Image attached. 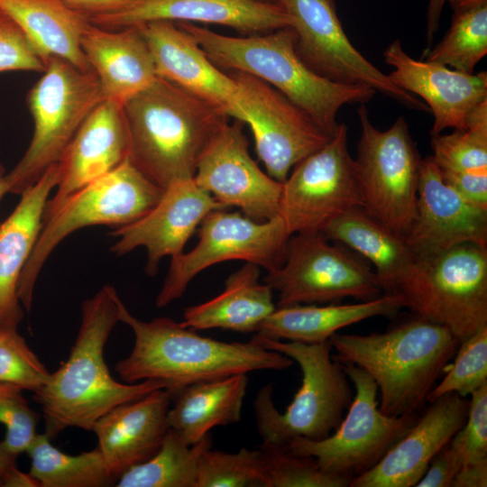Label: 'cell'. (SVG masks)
<instances>
[{
	"instance_id": "obj_9",
	"label": "cell",
	"mask_w": 487,
	"mask_h": 487,
	"mask_svg": "<svg viewBox=\"0 0 487 487\" xmlns=\"http://www.w3.org/2000/svg\"><path fill=\"white\" fill-rule=\"evenodd\" d=\"M104 100L94 71L50 58L27 95L32 138L22 159L4 175L7 193L21 195L58 162L84 120Z\"/></svg>"
},
{
	"instance_id": "obj_27",
	"label": "cell",
	"mask_w": 487,
	"mask_h": 487,
	"mask_svg": "<svg viewBox=\"0 0 487 487\" xmlns=\"http://www.w3.org/2000/svg\"><path fill=\"white\" fill-rule=\"evenodd\" d=\"M81 49L97 77L105 99L124 106L157 78L154 60L141 30H110L89 23Z\"/></svg>"
},
{
	"instance_id": "obj_22",
	"label": "cell",
	"mask_w": 487,
	"mask_h": 487,
	"mask_svg": "<svg viewBox=\"0 0 487 487\" xmlns=\"http://www.w3.org/2000/svg\"><path fill=\"white\" fill-rule=\"evenodd\" d=\"M88 20L110 30L154 21L201 23L230 27L247 35L290 27L289 17L279 4L255 0H136Z\"/></svg>"
},
{
	"instance_id": "obj_8",
	"label": "cell",
	"mask_w": 487,
	"mask_h": 487,
	"mask_svg": "<svg viewBox=\"0 0 487 487\" xmlns=\"http://www.w3.org/2000/svg\"><path fill=\"white\" fill-rule=\"evenodd\" d=\"M165 188L144 176L129 159L68 197L42 219L36 244L19 279L17 294L27 312L41 270L54 248L71 233L86 226H124L146 215Z\"/></svg>"
},
{
	"instance_id": "obj_50",
	"label": "cell",
	"mask_w": 487,
	"mask_h": 487,
	"mask_svg": "<svg viewBox=\"0 0 487 487\" xmlns=\"http://www.w3.org/2000/svg\"><path fill=\"white\" fill-rule=\"evenodd\" d=\"M465 129L487 133V99L469 111L465 118Z\"/></svg>"
},
{
	"instance_id": "obj_31",
	"label": "cell",
	"mask_w": 487,
	"mask_h": 487,
	"mask_svg": "<svg viewBox=\"0 0 487 487\" xmlns=\"http://www.w3.org/2000/svg\"><path fill=\"white\" fill-rule=\"evenodd\" d=\"M248 385L246 373L188 385L172 393L167 415L169 428L188 445L209 431L238 422Z\"/></svg>"
},
{
	"instance_id": "obj_14",
	"label": "cell",
	"mask_w": 487,
	"mask_h": 487,
	"mask_svg": "<svg viewBox=\"0 0 487 487\" xmlns=\"http://www.w3.org/2000/svg\"><path fill=\"white\" fill-rule=\"evenodd\" d=\"M363 207L354 159L348 147V127L319 150L299 161L283 182L279 216L289 235L322 232L347 210Z\"/></svg>"
},
{
	"instance_id": "obj_35",
	"label": "cell",
	"mask_w": 487,
	"mask_h": 487,
	"mask_svg": "<svg viewBox=\"0 0 487 487\" xmlns=\"http://www.w3.org/2000/svg\"><path fill=\"white\" fill-rule=\"evenodd\" d=\"M487 53V5L454 13L450 28L422 59L472 74Z\"/></svg>"
},
{
	"instance_id": "obj_23",
	"label": "cell",
	"mask_w": 487,
	"mask_h": 487,
	"mask_svg": "<svg viewBox=\"0 0 487 487\" xmlns=\"http://www.w3.org/2000/svg\"><path fill=\"white\" fill-rule=\"evenodd\" d=\"M136 26L148 43L159 78L220 107L229 117L241 122L234 78L209 60L188 32L170 21Z\"/></svg>"
},
{
	"instance_id": "obj_10",
	"label": "cell",
	"mask_w": 487,
	"mask_h": 487,
	"mask_svg": "<svg viewBox=\"0 0 487 487\" xmlns=\"http://www.w3.org/2000/svg\"><path fill=\"white\" fill-rule=\"evenodd\" d=\"M361 104V126L354 159L365 211L404 237L415 216L421 159L402 116L386 130L371 122Z\"/></svg>"
},
{
	"instance_id": "obj_18",
	"label": "cell",
	"mask_w": 487,
	"mask_h": 487,
	"mask_svg": "<svg viewBox=\"0 0 487 487\" xmlns=\"http://www.w3.org/2000/svg\"><path fill=\"white\" fill-rule=\"evenodd\" d=\"M403 238L414 257L464 244L487 247V210L446 185L429 156L421 159L415 216Z\"/></svg>"
},
{
	"instance_id": "obj_41",
	"label": "cell",
	"mask_w": 487,
	"mask_h": 487,
	"mask_svg": "<svg viewBox=\"0 0 487 487\" xmlns=\"http://www.w3.org/2000/svg\"><path fill=\"white\" fill-rule=\"evenodd\" d=\"M19 387L0 383V423L5 430L4 448L17 457L27 452L37 436L38 415L30 408Z\"/></svg>"
},
{
	"instance_id": "obj_38",
	"label": "cell",
	"mask_w": 487,
	"mask_h": 487,
	"mask_svg": "<svg viewBox=\"0 0 487 487\" xmlns=\"http://www.w3.org/2000/svg\"><path fill=\"white\" fill-rule=\"evenodd\" d=\"M452 366L431 390L427 402L456 393L466 398L487 384V326L461 341Z\"/></svg>"
},
{
	"instance_id": "obj_12",
	"label": "cell",
	"mask_w": 487,
	"mask_h": 487,
	"mask_svg": "<svg viewBox=\"0 0 487 487\" xmlns=\"http://www.w3.org/2000/svg\"><path fill=\"white\" fill-rule=\"evenodd\" d=\"M342 364L354 387L346 417L323 439L295 437L287 445L293 452L316 459L326 473L354 479L381 460L413 426L418 414H383L379 409L378 389L372 377L358 366Z\"/></svg>"
},
{
	"instance_id": "obj_3",
	"label": "cell",
	"mask_w": 487,
	"mask_h": 487,
	"mask_svg": "<svg viewBox=\"0 0 487 487\" xmlns=\"http://www.w3.org/2000/svg\"><path fill=\"white\" fill-rule=\"evenodd\" d=\"M328 342L335 360L372 377L379 409L391 417L417 414L461 343L446 327L416 315L384 332L335 333Z\"/></svg>"
},
{
	"instance_id": "obj_4",
	"label": "cell",
	"mask_w": 487,
	"mask_h": 487,
	"mask_svg": "<svg viewBox=\"0 0 487 487\" xmlns=\"http://www.w3.org/2000/svg\"><path fill=\"white\" fill-rule=\"evenodd\" d=\"M123 109L129 161L163 188L194 178L202 153L229 117L220 107L159 77Z\"/></svg>"
},
{
	"instance_id": "obj_19",
	"label": "cell",
	"mask_w": 487,
	"mask_h": 487,
	"mask_svg": "<svg viewBox=\"0 0 487 487\" xmlns=\"http://www.w3.org/2000/svg\"><path fill=\"white\" fill-rule=\"evenodd\" d=\"M217 209L225 207L194 179L176 181L165 188L161 198L146 215L111 233L119 237L111 251L119 256L144 247L145 272L153 276L158 272L161 260L182 253L205 216Z\"/></svg>"
},
{
	"instance_id": "obj_43",
	"label": "cell",
	"mask_w": 487,
	"mask_h": 487,
	"mask_svg": "<svg viewBox=\"0 0 487 487\" xmlns=\"http://www.w3.org/2000/svg\"><path fill=\"white\" fill-rule=\"evenodd\" d=\"M45 64L20 28L0 9V72L13 70L41 71Z\"/></svg>"
},
{
	"instance_id": "obj_11",
	"label": "cell",
	"mask_w": 487,
	"mask_h": 487,
	"mask_svg": "<svg viewBox=\"0 0 487 487\" xmlns=\"http://www.w3.org/2000/svg\"><path fill=\"white\" fill-rule=\"evenodd\" d=\"M264 282L277 291L276 307L336 303L345 298L367 301L383 294L371 266L323 233L289 237L282 263Z\"/></svg>"
},
{
	"instance_id": "obj_34",
	"label": "cell",
	"mask_w": 487,
	"mask_h": 487,
	"mask_svg": "<svg viewBox=\"0 0 487 487\" xmlns=\"http://www.w3.org/2000/svg\"><path fill=\"white\" fill-rule=\"evenodd\" d=\"M207 435L194 445L186 443L169 428L157 452L145 462L124 472L117 487H196L202 453L211 447Z\"/></svg>"
},
{
	"instance_id": "obj_52",
	"label": "cell",
	"mask_w": 487,
	"mask_h": 487,
	"mask_svg": "<svg viewBox=\"0 0 487 487\" xmlns=\"http://www.w3.org/2000/svg\"><path fill=\"white\" fill-rule=\"evenodd\" d=\"M17 457L12 455L9 454L2 446L0 442V482L2 479L3 474L6 471V469L15 464V460Z\"/></svg>"
},
{
	"instance_id": "obj_51",
	"label": "cell",
	"mask_w": 487,
	"mask_h": 487,
	"mask_svg": "<svg viewBox=\"0 0 487 487\" xmlns=\"http://www.w3.org/2000/svg\"><path fill=\"white\" fill-rule=\"evenodd\" d=\"M454 13L487 5V0H446Z\"/></svg>"
},
{
	"instance_id": "obj_39",
	"label": "cell",
	"mask_w": 487,
	"mask_h": 487,
	"mask_svg": "<svg viewBox=\"0 0 487 487\" xmlns=\"http://www.w3.org/2000/svg\"><path fill=\"white\" fill-rule=\"evenodd\" d=\"M433 161L440 171L487 174V133L455 130L431 138Z\"/></svg>"
},
{
	"instance_id": "obj_32",
	"label": "cell",
	"mask_w": 487,
	"mask_h": 487,
	"mask_svg": "<svg viewBox=\"0 0 487 487\" xmlns=\"http://www.w3.org/2000/svg\"><path fill=\"white\" fill-rule=\"evenodd\" d=\"M321 233L369 261L375 268L383 293L392 292L415 258L403 237L369 215L363 207L343 213Z\"/></svg>"
},
{
	"instance_id": "obj_26",
	"label": "cell",
	"mask_w": 487,
	"mask_h": 487,
	"mask_svg": "<svg viewBox=\"0 0 487 487\" xmlns=\"http://www.w3.org/2000/svg\"><path fill=\"white\" fill-rule=\"evenodd\" d=\"M58 181L56 162L21 194L18 205L0 224V329H17L23 317L18 281L41 230L48 197Z\"/></svg>"
},
{
	"instance_id": "obj_45",
	"label": "cell",
	"mask_w": 487,
	"mask_h": 487,
	"mask_svg": "<svg viewBox=\"0 0 487 487\" xmlns=\"http://www.w3.org/2000/svg\"><path fill=\"white\" fill-rule=\"evenodd\" d=\"M443 181L473 206L487 210V174L440 171Z\"/></svg>"
},
{
	"instance_id": "obj_36",
	"label": "cell",
	"mask_w": 487,
	"mask_h": 487,
	"mask_svg": "<svg viewBox=\"0 0 487 487\" xmlns=\"http://www.w3.org/2000/svg\"><path fill=\"white\" fill-rule=\"evenodd\" d=\"M263 487H348L352 479L323 471L316 459L293 452L287 444L259 447Z\"/></svg>"
},
{
	"instance_id": "obj_54",
	"label": "cell",
	"mask_w": 487,
	"mask_h": 487,
	"mask_svg": "<svg viewBox=\"0 0 487 487\" xmlns=\"http://www.w3.org/2000/svg\"><path fill=\"white\" fill-rule=\"evenodd\" d=\"M255 1L276 3L275 0H255Z\"/></svg>"
},
{
	"instance_id": "obj_24",
	"label": "cell",
	"mask_w": 487,
	"mask_h": 487,
	"mask_svg": "<svg viewBox=\"0 0 487 487\" xmlns=\"http://www.w3.org/2000/svg\"><path fill=\"white\" fill-rule=\"evenodd\" d=\"M129 157V134L123 106L108 99L84 120L58 161L55 196L43 218L71 194L121 165Z\"/></svg>"
},
{
	"instance_id": "obj_29",
	"label": "cell",
	"mask_w": 487,
	"mask_h": 487,
	"mask_svg": "<svg viewBox=\"0 0 487 487\" xmlns=\"http://www.w3.org/2000/svg\"><path fill=\"white\" fill-rule=\"evenodd\" d=\"M276 308L271 288L260 281V267L245 262L228 276L220 294L187 308L180 324L194 330L221 328L255 334Z\"/></svg>"
},
{
	"instance_id": "obj_42",
	"label": "cell",
	"mask_w": 487,
	"mask_h": 487,
	"mask_svg": "<svg viewBox=\"0 0 487 487\" xmlns=\"http://www.w3.org/2000/svg\"><path fill=\"white\" fill-rule=\"evenodd\" d=\"M449 445L463 465L487 459V384L470 395L466 420Z\"/></svg>"
},
{
	"instance_id": "obj_53",
	"label": "cell",
	"mask_w": 487,
	"mask_h": 487,
	"mask_svg": "<svg viewBox=\"0 0 487 487\" xmlns=\"http://www.w3.org/2000/svg\"><path fill=\"white\" fill-rule=\"evenodd\" d=\"M5 193H7V190H6V187H5V183L4 179V175L2 174L0 170V200Z\"/></svg>"
},
{
	"instance_id": "obj_6",
	"label": "cell",
	"mask_w": 487,
	"mask_h": 487,
	"mask_svg": "<svg viewBox=\"0 0 487 487\" xmlns=\"http://www.w3.org/2000/svg\"><path fill=\"white\" fill-rule=\"evenodd\" d=\"M252 341L289 357L302 373L301 385L281 413L273 401V386H262L253 408L258 433L265 444H287L295 437L320 440L341 423L354 392L344 366L331 354L328 341L307 344L255 335Z\"/></svg>"
},
{
	"instance_id": "obj_44",
	"label": "cell",
	"mask_w": 487,
	"mask_h": 487,
	"mask_svg": "<svg viewBox=\"0 0 487 487\" xmlns=\"http://www.w3.org/2000/svg\"><path fill=\"white\" fill-rule=\"evenodd\" d=\"M462 462L449 443L431 460L417 487H452Z\"/></svg>"
},
{
	"instance_id": "obj_46",
	"label": "cell",
	"mask_w": 487,
	"mask_h": 487,
	"mask_svg": "<svg viewBox=\"0 0 487 487\" xmlns=\"http://www.w3.org/2000/svg\"><path fill=\"white\" fill-rule=\"evenodd\" d=\"M70 8L88 19L118 11L136 0H63Z\"/></svg>"
},
{
	"instance_id": "obj_1",
	"label": "cell",
	"mask_w": 487,
	"mask_h": 487,
	"mask_svg": "<svg viewBox=\"0 0 487 487\" xmlns=\"http://www.w3.org/2000/svg\"><path fill=\"white\" fill-rule=\"evenodd\" d=\"M118 294L109 284L82 302L76 340L65 362L33 392L51 439L68 427L92 431L94 424L113 408L166 388L159 381L134 383L113 378L105 361L107 339L117 322Z\"/></svg>"
},
{
	"instance_id": "obj_17",
	"label": "cell",
	"mask_w": 487,
	"mask_h": 487,
	"mask_svg": "<svg viewBox=\"0 0 487 487\" xmlns=\"http://www.w3.org/2000/svg\"><path fill=\"white\" fill-rule=\"evenodd\" d=\"M243 123L225 124L202 153L195 182L225 208L236 207L255 221L279 216L283 183L262 171L251 157Z\"/></svg>"
},
{
	"instance_id": "obj_40",
	"label": "cell",
	"mask_w": 487,
	"mask_h": 487,
	"mask_svg": "<svg viewBox=\"0 0 487 487\" xmlns=\"http://www.w3.org/2000/svg\"><path fill=\"white\" fill-rule=\"evenodd\" d=\"M50 374L17 329H0V383L35 392Z\"/></svg>"
},
{
	"instance_id": "obj_37",
	"label": "cell",
	"mask_w": 487,
	"mask_h": 487,
	"mask_svg": "<svg viewBox=\"0 0 487 487\" xmlns=\"http://www.w3.org/2000/svg\"><path fill=\"white\" fill-rule=\"evenodd\" d=\"M196 487H263L260 450L235 453L207 448L201 455Z\"/></svg>"
},
{
	"instance_id": "obj_13",
	"label": "cell",
	"mask_w": 487,
	"mask_h": 487,
	"mask_svg": "<svg viewBox=\"0 0 487 487\" xmlns=\"http://www.w3.org/2000/svg\"><path fill=\"white\" fill-rule=\"evenodd\" d=\"M198 227L197 245L171 258L156 298L158 308L180 298L198 273L222 262L240 260L262 267L267 272L275 270L283 262L291 236L280 216L261 222L241 211L225 209L208 213Z\"/></svg>"
},
{
	"instance_id": "obj_30",
	"label": "cell",
	"mask_w": 487,
	"mask_h": 487,
	"mask_svg": "<svg viewBox=\"0 0 487 487\" xmlns=\"http://www.w3.org/2000/svg\"><path fill=\"white\" fill-rule=\"evenodd\" d=\"M0 9L20 26L44 64L55 57L91 70L81 49L90 22L63 0H0Z\"/></svg>"
},
{
	"instance_id": "obj_21",
	"label": "cell",
	"mask_w": 487,
	"mask_h": 487,
	"mask_svg": "<svg viewBox=\"0 0 487 487\" xmlns=\"http://www.w3.org/2000/svg\"><path fill=\"white\" fill-rule=\"evenodd\" d=\"M409 430L350 487H412L421 479L433 457L464 424L469 400L448 393L428 402Z\"/></svg>"
},
{
	"instance_id": "obj_48",
	"label": "cell",
	"mask_w": 487,
	"mask_h": 487,
	"mask_svg": "<svg viewBox=\"0 0 487 487\" xmlns=\"http://www.w3.org/2000/svg\"><path fill=\"white\" fill-rule=\"evenodd\" d=\"M446 0H428L426 14V41L423 55L431 48L433 40L439 29L444 5Z\"/></svg>"
},
{
	"instance_id": "obj_28",
	"label": "cell",
	"mask_w": 487,
	"mask_h": 487,
	"mask_svg": "<svg viewBox=\"0 0 487 487\" xmlns=\"http://www.w3.org/2000/svg\"><path fill=\"white\" fill-rule=\"evenodd\" d=\"M402 308L404 300L397 293H383L354 304L277 307L255 335L307 344L323 343L345 326L374 317H391Z\"/></svg>"
},
{
	"instance_id": "obj_47",
	"label": "cell",
	"mask_w": 487,
	"mask_h": 487,
	"mask_svg": "<svg viewBox=\"0 0 487 487\" xmlns=\"http://www.w3.org/2000/svg\"><path fill=\"white\" fill-rule=\"evenodd\" d=\"M487 459L464 464L454 478L452 487H486Z\"/></svg>"
},
{
	"instance_id": "obj_25",
	"label": "cell",
	"mask_w": 487,
	"mask_h": 487,
	"mask_svg": "<svg viewBox=\"0 0 487 487\" xmlns=\"http://www.w3.org/2000/svg\"><path fill=\"white\" fill-rule=\"evenodd\" d=\"M172 395L166 388L154 390L113 408L94 424L97 446L116 479L160 448L169 429L167 415Z\"/></svg>"
},
{
	"instance_id": "obj_5",
	"label": "cell",
	"mask_w": 487,
	"mask_h": 487,
	"mask_svg": "<svg viewBox=\"0 0 487 487\" xmlns=\"http://www.w3.org/2000/svg\"><path fill=\"white\" fill-rule=\"evenodd\" d=\"M219 69L253 75L281 92L307 112L330 136L339 128L337 114L345 105L365 104L376 91L361 85L336 83L308 69L295 51L291 27L233 37L190 23H177Z\"/></svg>"
},
{
	"instance_id": "obj_2",
	"label": "cell",
	"mask_w": 487,
	"mask_h": 487,
	"mask_svg": "<svg viewBox=\"0 0 487 487\" xmlns=\"http://www.w3.org/2000/svg\"><path fill=\"white\" fill-rule=\"evenodd\" d=\"M117 303L119 321L134 335L132 351L115 366L124 382L159 381L174 393L193 383L254 371H281L294 363L252 340L228 343L202 336L165 317L140 320L120 297Z\"/></svg>"
},
{
	"instance_id": "obj_33",
	"label": "cell",
	"mask_w": 487,
	"mask_h": 487,
	"mask_svg": "<svg viewBox=\"0 0 487 487\" xmlns=\"http://www.w3.org/2000/svg\"><path fill=\"white\" fill-rule=\"evenodd\" d=\"M26 453L31 459L29 473L40 487H106L117 481L97 446L69 455L52 446L45 433H38Z\"/></svg>"
},
{
	"instance_id": "obj_16",
	"label": "cell",
	"mask_w": 487,
	"mask_h": 487,
	"mask_svg": "<svg viewBox=\"0 0 487 487\" xmlns=\"http://www.w3.org/2000/svg\"><path fill=\"white\" fill-rule=\"evenodd\" d=\"M230 75L237 87L241 122L252 130L256 153L267 174L283 183L299 161L332 136L272 86L245 72Z\"/></svg>"
},
{
	"instance_id": "obj_15",
	"label": "cell",
	"mask_w": 487,
	"mask_h": 487,
	"mask_svg": "<svg viewBox=\"0 0 487 487\" xmlns=\"http://www.w3.org/2000/svg\"><path fill=\"white\" fill-rule=\"evenodd\" d=\"M275 2L289 17L298 56L312 71L336 83L372 87L409 109L429 111L422 100L394 85L351 43L335 0Z\"/></svg>"
},
{
	"instance_id": "obj_7",
	"label": "cell",
	"mask_w": 487,
	"mask_h": 487,
	"mask_svg": "<svg viewBox=\"0 0 487 487\" xmlns=\"http://www.w3.org/2000/svg\"><path fill=\"white\" fill-rule=\"evenodd\" d=\"M391 293L461 342L487 326V247L464 244L415 257Z\"/></svg>"
},
{
	"instance_id": "obj_49",
	"label": "cell",
	"mask_w": 487,
	"mask_h": 487,
	"mask_svg": "<svg viewBox=\"0 0 487 487\" xmlns=\"http://www.w3.org/2000/svg\"><path fill=\"white\" fill-rule=\"evenodd\" d=\"M0 486L5 487H40L37 480L29 473L20 471L15 464L10 465L2 476Z\"/></svg>"
},
{
	"instance_id": "obj_20",
	"label": "cell",
	"mask_w": 487,
	"mask_h": 487,
	"mask_svg": "<svg viewBox=\"0 0 487 487\" xmlns=\"http://www.w3.org/2000/svg\"><path fill=\"white\" fill-rule=\"evenodd\" d=\"M385 62L393 68L388 75L400 88L421 97L432 112L431 136L447 128L465 130L469 111L487 99V73L468 74L426 60H415L399 39L383 51Z\"/></svg>"
}]
</instances>
